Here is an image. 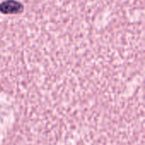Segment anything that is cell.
Here are the masks:
<instances>
[{
    "label": "cell",
    "instance_id": "obj_1",
    "mask_svg": "<svg viewBox=\"0 0 145 145\" xmlns=\"http://www.w3.org/2000/svg\"><path fill=\"white\" fill-rule=\"evenodd\" d=\"M1 9L4 14H15L21 9V6L17 2L6 1L2 4Z\"/></svg>",
    "mask_w": 145,
    "mask_h": 145
}]
</instances>
